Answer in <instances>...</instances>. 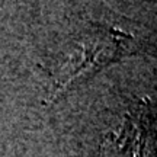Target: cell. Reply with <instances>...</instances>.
Returning a JSON list of instances; mask_svg holds the SVG:
<instances>
[{
    "mask_svg": "<svg viewBox=\"0 0 157 157\" xmlns=\"http://www.w3.org/2000/svg\"><path fill=\"white\" fill-rule=\"evenodd\" d=\"M121 128L108 135L103 146V157H143L146 151V134L134 121H124Z\"/></svg>",
    "mask_w": 157,
    "mask_h": 157,
    "instance_id": "obj_2",
    "label": "cell"
},
{
    "mask_svg": "<svg viewBox=\"0 0 157 157\" xmlns=\"http://www.w3.org/2000/svg\"><path fill=\"white\" fill-rule=\"evenodd\" d=\"M127 39L128 35L122 31L102 26L92 29L89 34L82 36L56 70L48 99L54 101L73 84L83 82L95 71L115 61L124 54Z\"/></svg>",
    "mask_w": 157,
    "mask_h": 157,
    "instance_id": "obj_1",
    "label": "cell"
}]
</instances>
